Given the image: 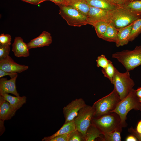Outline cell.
Instances as JSON below:
<instances>
[{"instance_id": "cell-41", "label": "cell", "mask_w": 141, "mask_h": 141, "mask_svg": "<svg viewBox=\"0 0 141 141\" xmlns=\"http://www.w3.org/2000/svg\"><path fill=\"white\" fill-rule=\"evenodd\" d=\"M135 93L138 98H141V87H139L135 90Z\"/></svg>"}, {"instance_id": "cell-15", "label": "cell", "mask_w": 141, "mask_h": 141, "mask_svg": "<svg viewBox=\"0 0 141 141\" xmlns=\"http://www.w3.org/2000/svg\"><path fill=\"white\" fill-rule=\"evenodd\" d=\"M17 110L0 95V120L4 121L11 119Z\"/></svg>"}, {"instance_id": "cell-31", "label": "cell", "mask_w": 141, "mask_h": 141, "mask_svg": "<svg viewBox=\"0 0 141 141\" xmlns=\"http://www.w3.org/2000/svg\"><path fill=\"white\" fill-rule=\"evenodd\" d=\"M10 45H0V60L9 56L10 50Z\"/></svg>"}, {"instance_id": "cell-25", "label": "cell", "mask_w": 141, "mask_h": 141, "mask_svg": "<svg viewBox=\"0 0 141 141\" xmlns=\"http://www.w3.org/2000/svg\"><path fill=\"white\" fill-rule=\"evenodd\" d=\"M141 33V18H139L133 22L130 36V41L134 40Z\"/></svg>"}, {"instance_id": "cell-8", "label": "cell", "mask_w": 141, "mask_h": 141, "mask_svg": "<svg viewBox=\"0 0 141 141\" xmlns=\"http://www.w3.org/2000/svg\"><path fill=\"white\" fill-rule=\"evenodd\" d=\"M94 112L93 106L86 104L80 109L74 119L76 130L81 132L85 138L86 131L91 123Z\"/></svg>"}, {"instance_id": "cell-37", "label": "cell", "mask_w": 141, "mask_h": 141, "mask_svg": "<svg viewBox=\"0 0 141 141\" xmlns=\"http://www.w3.org/2000/svg\"><path fill=\"white\" fill-rule=\"evenodd\" d=\"M4 121L0 120V135H1L5 131V128L4 126Z\"/></svg>"}, {"instance_id": "cell-26", "label": "cell", "mask_w": 141, "mask_h": 141, "mask_svg": "<svg viewBox=\"0 0 141 141\" xmlns=\"http://www.w3.org/2000/svg\"><path fill=\"white\" fill-rule=\"evenodd\" d=\"M115 67L110 61L108 66L105 68H102L101 71L104 76L108 78L112 83L115 72Z\"/></svg>"}, {"instance_id": "cell-40", "label": "cell", "mask_w": 141, "mask_h": 141, "mask_svg": "<svg viewBox=\"0 0 141 141\" xmlns=\"http://www.w3.org/2000/svg\"><path fill=\"white\" fill-rule=\"evenodd\" d=\"M50 1L54 3L56 5H61L63 3L64 1L63 0H47Z\"/></svg>"}, {"instance_id": "cell-11", "label": "cell", "mask_w": 141, "mask_h": 141, "mask_svg": "<svg viewBox=\"0 0 141 141\" xmlns=\"http://www.w3.org/2000/svg\"><path fill=\"white\" fill-rule=\"evenodd\" d=\"M28 68V66L16 63L9 56L0 60V69L6 72L20 73Z\"/></svg>"}, {"instance_id": "cell-6", "label": "cell", "mask_w": 141, "mask_h": 141, "mask_svg": "<svg viewBox=\"0 0 141 141\" xmlns=\"http://www.w3.org/2000/svg\"><path fill=\"white\" fill-rule=\"evenodd\" d=\"M59 14L69 26L81 27L87 24V17L70 7L63 5H58Z\"/></svg>"}, {"instance_id": "cell-28", "label": "cell", "mask_w": 141, "mask_h": 141, "mask_svg": "<svg viewBox=\"0 0 141 141\" xmlns=\"http://www.w3.org/2000/svg\"><path fill=\"white\" fill-rule=\"evenodd\" d=\"M85 141V137L81 132L76 130L70 134L68 141Z\"/></svg>"}, {"instance_id": "cell-23", "label": "cell", "mask_w": 141, "mask_h": 141, "mask_svg": "<svg viewBox=\"0 0 141 141\" xmlns=\"http://www.w3.org/2000/svg\"><path fill=\"white\" fill-rule=\"evenodd\" d=\"M122 127L120 126L116 128L110 132L102 135L103 140L105 141H120V133L122 132Z\"/></svg>"}, {"instance_id": "cell-7", "label": "cell", "mask_w": 141, "mask_h": 141, "mask_svg": "<svg viewBox=\"0 0 141 141\" xmlns=\"http://www.w3.org/2000/svg\"><path fill=\"white\" fill-rule=\"evenodd\" d=\"M120 121L118 115L111 112L97 117H93L91 123L99 129L103 135L120 126Z\"/></svg>"}, {"instance_id": "cell-21", "label": "cell", "mask_w": 141, "mask_h": 141, "mask_svg": "<svg viewBox=\"0 0 141 141\" xmlns=\"http://www.w3.org/2000/svg\"><path fill=\"white\" fill-rule=\"evenodd\" d=\"M118 29L111 22L108 25L106 31L101 39L106 41L115 42Z\"/></svg>"}, {"instance_id": "cell-36", "label": "cell", "mask_w": 141, "mask_h": 141, "mask_svg": "<svg viewBox=\"0 0 141 141\" xmlns=\"http://www.w3.org/2000/svg\"><path fill=\"white\" fill-rule=\"evenodd\" d=\"M129 131L130 132L132 133L139 140L141 141L140 135L137 132L136 130H134L132 127H131Z\"/></svg>"}, {"instance_id": "cell-9", "label": "cell", "mask_w": 141, "mask_h": 141, "mask_svg": "<svg viewBox=\"0 0 141 141\" xmlns=\"http://www.w3.org/2000/svg\"><path fill=\"white\" fill-rule=\"evenodd\" d=\"M86 104L82 98L76 99L71 101L63 109L65 119L64 123L74 120L78 115L79 110Z\"/></svg>"}, {"instance_id": "cell-34", "label": "cell", "mask_w": 141, "mask_h": 141, "mask_svg": "<svg viewBox=\"0 0 141 141\" xmlns=\"http://www.w3.org/2000/svg\"><path fill=\"white\" fill-rule=\"evenodd\" d=\"M114 4L118 7L125 5L128 2L129 0H110Z\"/></svg>"}, {"instance_id": "cell-30", "label": "cell", "mask_w": 141, "mask_h": 141, "mask_svg": "<svg viewBox=\"0 0 141 141\" xmlns=\"http://www.w3.org/2000/svg\"><path fill=\"white\" fill-rule=\"evenodd\" d=\"M11 37L9 34L2 33L0 35V45H10Z\"/></svg>"}, {"instance_id": "cell-27", "label": "cell", "mask_w": 141, "mask_h": 141, "mask_svg": "<svg viewBox=\"0 0 141 141\" xmlns=\"http://www.w3.org/2000/svg\"><path fill=\"white\" fill-rule=\"evenodd\" d=\"M124 6L133 11L141 14V0L128 2Z\"/></svg>"}, {"instance_id": "cell-29", "label": "cell", "mask_w": 141, "mask_h": 141, "mask_svg": "<svg viewBox=\"0 0 141 141\" xmlns=\"http://www.w3.org/2000/svg\"><path fill=\"white\" fill-rule=\"evenodd\" d=\"M110 61L107 59L104 55L102 54L98 56L96 60L97 66L98 67L105 68L108 66Z\"/></svg>"}, {"instance_id": "cell-18", "label": "cell", "mask_w": 141, "mask_h": 141, "mask_svg": "<svg viewBox=\"0 0 141 141\" xmlns=\"http://www.w3.org/2000/svg\"><path fill=\"white\" fill-rule=\"evenodd\" d=\"M76 130L74 120L64 123L61 127L56 132L49 136L45 137L42 140L43 141H49L51 139L58 136L66 134H69Z\"/></svg>"}, {"instance_id": "cell-22", "label": "cell", "mask_w": 141, "mask_h": 141, "mask_svg": "<svg viewBox=\"0 0 141 141\" xmlns=\"http://www.w3.org/2000/svg\"><path fill=\"white\" fill-rule=\"evenodd\" d=\"M102 134L100 130L92 123L87 129L85 135V141H94L98 137L101 138Z\"/></svg>"}, {"instance_id": "cell-4", "label": "cell", "mask_w": 141, "mask_h": 141, "mask_svg": "<svg viewBox=\"0 0 141 141\" xmlns=\"http://www.w3.org/2000/svg\"><path fill=\"white\" fill-rule=\"evenodd\" d=\"M121 100L118 94L114 88L110 93L94 103L93 106L95 112L93 117H97L112 112Z\"/></svg>"}, {"instance_id": "cell-38", "label": "cell", "mask_w": 141, "mask_h": 141, "mask_svg": "<svg viewBox=\"0 0 141 141\" xmlns=\"http://www.w3.org/2000/svg\"><path fill=\"white\" fill-rule=\"evenodd\" d=\"M136 131L140 134L141 137V120L140 121L138 124Z\"/></svg>"}, {"instance_id": "cell-39", "label": "cell", "mask_w": 141, "mask_h": 141, "mask_svg": "<svg viewBox=\"0 0 141 141\" xmlns=\"http://www.w3.org/2000/svg\"><path fill=\"white\" fill-rule=\"evenodd\" d=\"M137 140L136 138L132 135L129 136L127 137L126 139V141H136Z\"/></svg>"}, {"instance_id": "cell-44", "label": "cell", "mask_w": 141, "mask_h": 141, "mask_svg": "<svg viewBox=\"0 0 141 141\" xmlns=\"http://www.w3.org/2000/svg\"><path fill=\"white\" fill-rule=\"evenodd\" d=\"M63 0L64 1H67L68 0Z\"/></svg>"}, {"instance_id": "cell-20", "label": "cell", "mask_w": 141, "mask_h": 141, "mask_svg": "<svg viewBox=\"0 0 141 141\" xmlns=\"http://www.w3.org/2000/svg\"><path fill=\"white\" fill-rule=\"evenodd\" d=\"M91 6L98 8L111 11L118 7L110 0H85Z\"/></svg>"}, {"instance_id": "cell-1", "label": "cell", "mask_w": 141, "mask_h": 141, "mask_svg": "<svg viewBox=\"0 0 141 141\" xmlns=\"http://www.w3.org/2000/svg\"><path fill=\"white\" fill-rule=\"evenodd\" d=\"M133 109L136 111H141V104L133 88L125 97L121 100L118 103L115 109L112 112L118 114L120 121V125L122 128L127 126L126 122L127 116L129 112Z\"/></svg>"}, {"instance_id": "cell-19", "label": "cell", "mask_w": 141, "mask_h": 141, "mask_svg": "<svg viewBox=\"0 0 141 141\" xmlns=\"http://www.w3.org/2000/svg\"><path fill=\"white\" fill-rule=\"evenodd\" d=\"M0 95L3 96L13 107L17 110L25 104L27 101L26 97L25 96H14L5 93H0Z\"/></svg>"}, {"instance_id": "cell-2", "label": "cell", "mask_w": 141, "mask_h": 141, "mask_svg": "<svg viewBox=\"0 0 141 141\" xmlns=\"http://www.w3.org/2000/svg\"><path fill=\"white\" fill-rule=\"evenodd\" d=\"M110 12V22L117 29L127 26L141 18V14L125 6L118 7Z\"/></svg>"}, {"instance_id": "cell-13", "label": "cell", "mask_w": 141, "mask_h": 141, "mask_svg": "<svg viewBox=\"0 0 141 141\" xmlns=\"http://www.w3.org/2000/svg\"><path fill=\"white\" fill-rule=\"evenodd\" d=\"M29 49L27 43H25L20 37H16L12 45V51L17 57H27L30 55Z\"/></svg>"}, {"instance_id": "cell-33", "label": "cell", "mask_w": 141, "mask_h": 141, "mask_svg": "<svg viewBox=\"0 0 141 141\" xmlns=\"http://www.w3.org/2000/svg\"><path fill=\"white\" fill-rule=\"evenodd\" d=\"M17 75L18 73H17L9 72L0 69V78L7 75L9 76L11 78Z\"/></svg>"}, {"instance_id": "cell-14", "label": "cell", "mask_w": 141, "mask_h": 141, "mask_svg": "<svg viewBox=\"0 0 141 141\" xmlns=\"http://www.w3.org/2000/svg\"><path fill=\"white\" fill-rule=\"evenodd\" d=\"M18 75L9 80L2 77L0 79V93H11L16 96H19L16 89V82Z\"/></svg>"}, {"instance_id": "cell-17", "label": "cell", "mask_w": 141, "mask_h": 141, "mask_svg": "<svg viewBox=\"0 0 141 141\" xmlns=\"http://www.w3.org/2000/svg\"><path fill=\"white\" fill-rule=\"evenodd\" d=\"M61 5L72 7L86 16L90 9V6L85 0H68L64 1Z\"/></svg>"}, {"instance_id": "cell-42", "label": "cell", "mask_w": 141, "mask_h": 141, "mask_svg": "<svg viewBox=\"0 0 141 141\" xmlns=\"http://www.w3.org/2000/svg\"><path fill=\"white\" fill-rule=\"evenodd\" d=\"M139 98V101L140 102L141 104V98Z\"/></svg>"}, {"instance_id": "cell-12", "label": "cell", "mask_w": 141, "mask_h": 141, "mask_svg": "<svg viewBox=\"0 0 141 141\" xmlns=\"http://www.w3.org/2000/svg\"><path fill=\"white\" fill-rule=\"evenodd\" d=\"M52 41L51 34L47 31H44L39 36L31 40L27 44L30 49L49 46Z\"/></svg>"}, {"instance_id": "cell-32", "label": "cell", "mask_w": 141, "mask_h": 141, "mask_svg": "<svg viewBox=\"0 0 141 141\" xmlns=\"http://www.w3.org/2000/svg\"><path fill=\"white\" fill-rule=\"evenodd\" d=\"M70 134L58 136L50 140L49 141H68Z\"/></svg>"}, {"instance_id": "cell-5", "label": "cell", "mask_w": 141, "mask_h": 141, "mask_svg": "<svg viewBox=\"0 0 141 141\" xmlns=\"http://www.w3.org/2000/svg\"><path fill=\"white\" fill-rule=\"evenodd\" d=\"M112 84L122 100L129 94L135 85L133 80L130 77L129 71L120 72L115 68Z\"/></svg>"}, {"instance_id": "cell-16", "label": "cell", "mask_w": 141, "mask_h": 141, "mask_svg": "<svg viewBox=\"0 0 141 141\" xmlns=\"http://www.w3.org/2000/svg\"><path fill=\"white\" fill-rule=\"evenodd\" d=\"M133 22L125 27L118 29L115 42L116 47H119L126 45L130 42V34Z\"/></svg>"}, {"instance_id": "cell-35", "label": "cell", "mask_w": 141, "mask_h": 141, "mask_svg": "<svg viewBox=\"0 0 141 141\" xmlns=\"http://www.w3.org/2000/svg\"><path fill=\"white\" fill-rule=\"evenodd\" d=\"M32 4L37 5L47 0H22Z\"/></svg>"}, {"instance_id": "cell-24", "label": "cell", "mask_w": 141, "mask_h": 141, "mask_svg": "<svg viewBox=\"0 0 141 141\" xmlns=\"http://www.w3.org/2000/svg\"><path fill=\"white\" fill-rule=\"evenodd\" d=\"M109 22L105 21H100L93 24L92 26L94 28L98 37L101 38L105 33Z\"/></svg>"}, {"instance_id": "cell-43", "label": "cell", "mask_w": 141, "mask_h": 141, "mask_svg": "<svg viewBox=\"0 0 141 141\" xmlns=\"http://www.w3.org/2000/svg\"><path fill=\"white\" fill-rule=\"evenodd\" d=\"M134 0H129V2L131 1H134Z\"/></svg>"}, {"instance_id": "cell-10", "label": "cell", "mask_w": 141, "mask_h": 141, "mask_svg": "<svg viewBox=\"0 0 141 141\" xmlns=\"http://www.w3.org/2000/svg\"><path fill=\"white\" fill-rule=\"evenodd\" d=\"M110 11L100 8L90 6L87 16V24L92 25L100 21L110 22Z\"/></svg>"}, {"instance_id": "cell-3", "label": "cell", "mask_w": 141, "mask_h": 141, "mask_svg": "<svg viewBox=\"0 0 141 141\" xmlns=\"http://www.w3.org/2000/svg\"><path fill=\"white\" fill-rule=\"evenodd\" d=\"M112 57L117 60L126 70L130 71L141 65V46H136L133 50H124L112 55Z\"/></svg>"}]
</instances>
